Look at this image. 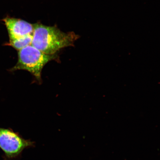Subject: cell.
Returning a JSON list of instances; mask_svg holds the SVG:
<instances>
[{
  "label": "cell",
  "mask_w": 160,
  "mask_h": 160,
  "mask_svg": "<svg viewBox=\"0 0 160 160\" xmlns=\"http://www.w3.org/2000/svg\"><path fill=\"white\" fill-rule=\"evenodd\" d=\"M33 25L31 45L47 54H56L63 48L74 47L75 42L80 38L73 32H64L56 26L49 27L41 23Z\"/></svg>",
  "instance_id": "obj_1"
},
{
  "label": "cell",
  "mask_w": 160,
  "mask_h": 160,
  "mask_svg": "<svg viewBox=\"0 0 160 160\" xmlns=\"http://www.w3.org/2000/svg\"><path fill=\"white\" fill-rule=\"evenodd\" d=\"M58 57L57 54H47L33 46L29 45L19 51L17 63L10 71L25 70L29 72L37 81L41 82L43 67L50 61L57 60Z\"/></svg>",
  "instance_id": "obj_2"
},
{
  "label": "cell",
  "mask_w": 160,
  "mask_h": 160,
  "mask_svg": "<svg viewBox=\"0 0 160 160\" xmlns=\"http://www.w3.org/2000/svg\"><path fill=\"white\" fill-rule=\"evenodd\" d=\"M33 145V142L23 139L12 130L0 128V148L7 157H17L24 149Z\"/></svg>",
  "instance_id": "obj_3"
},
{
  "label": "cell",
  "mask_w": 160,
  "mask_h": 160,
  "mask_svg": "<svg viewBox=\"0 0 160 160\" xmlns=\"http://www.w3.org/2000/svg\"><path fill=\"white\" fill-rule=\"evenodd\" d=\"M8 33L9 41L33 35V25L21 19L7 17L3 19Z\"/></svg>",
  "instance_id": "obj_4"
},
{
  "label": "cell",
  "mask_w": 160,
  "mask_h": 160,
  "mask_svg": "<svg viewBox=\"0 0 160 160\" xmlns=\"http://www.w3.org/2000/svg\"><path fill=\"white\" fill-rule=\"evenodd\" d=\"M33 39V35H28L12 41H9L6 45L11 46L17 51L27 46L31 45Z\"/></svg>",
  "instance_id": "obj_5"
}]
</instances>
